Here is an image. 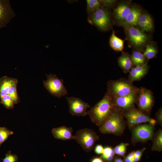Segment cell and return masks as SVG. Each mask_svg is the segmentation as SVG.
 <instances>
[{
	"instance_id": "cell-1",
	"label": "cell",
	"mask_w": 162,
	"mask_h": 162,
	"mask_svg": "<svg viewBox=\"0 0 162 162\" xmlns=\"http://www.w3.org/2000/svg\"><path fill=\"white\" fill-rule=\"evenodd\" d=\"M114 109L112 98L106 92L103 98L88 111L92 122L99 127L108 118Z\"/></svg>"
},
{
	"instance_id": "cell-2",
	"label": "cell",
	"mask_w": 162,
	"mask_h": 162,
	"mask_svg": "<svg viewBox=\"0 0 162 162\" xmlns=\"http://www.w3.org/2000/svg\"><path fill=\"white\" fill-rule=\"evenodd\" d=\"M124 118L123 112L114 108L110 117L99 127V131L103 134L121 136L126 127L127 123Z\"/></svg>"
},
{
	"instance_id": "cell-3",
	"label": "cell",
	"mask_w": 162,
	"mask_h": 162,
	"mask_svg": "<svg viewBox=\"0 0 162 162\" xmlns=\"http://www.w3.org/2000/svg\"><path fill=\"white\" fill-rule=\"evenodd\" d=\"M123 27L130 46L143 52L146 44L150 41V36L135 26Z\"/></svg>"
},
{
	"instance_id": "cell-4",
	"label": "cell",
	"mask_w": 162,
	"mask_h": 162,
	"mask_svg": "<svg viewBox=\"0 0 162 162\" xmlns=\"http://www.w3.org/2000/svg\"><path fill=\"white\" fill-rule=\"evenodd\" d=\"M107 86L106 92L112 98L127 95L137 91L139 88L125 78L110 80L107 82Z\"/></svg>"
},
{
	"instance_id": "cell-5",
	"label": "cell",
	"mask_w": 162,
	"mask_h": 162,
	"mask_svg": "<svg viewBox=\"0 0 162 162\" xmlns=\"http://www.w3.org/2000/svg\"><path fill=\"white\" fill-rule=\"evenodd\" d=\"M88 20L89 23L103 31H108L112 26L110 12L104 7L101 6L88 15Z\"/></svg>"
},
{
	"instance_id": "cell-6",
	"label": "cell",
	"mask_w": 162,
	"mask_h": 162,
	"mask_svg": "<svg viewBox=\"0 0 162 162\" xmlns=\"http://www.w3.org/2000/svg\"><path fill=\"white\" fill-rule=\"evenodd\" d=\"M74 139L85 152H91L94 148L96 141L99 137L93 129L85 128L78 130L74 135Z\"/></svg>"
},
{
	"instance_id": "cell-7",
	"label": "cell",
	"mask_w": 162,
	"mask_h": 162,
	"mask_svg": "<svg viewBox=\"0 0 162 162\" xmlns=\"http://www.w3.org/2000/svg\"><path fill=\"white\" fill-rule=\"evenodd\" d=\"M124 118L130 130L134 126L141 123L148 122L154 126L156 123L155 119L140 111L135 106L123 112Z\"/></svg>"
},
{
	"instance_id": "cell-8",
	"label": "cell",
	"mask_w": 162,
	"mask_h": 162,
	"mask_svg": "<svg viewBox=\"0 0 162 162\" xmlns=\"http://www.w3.org/2000/svg\"><path fill=\"white\" fill-rule=\"evenodd\" d=\"M154 103V97L151 90L145 87L139 88L136 103L137 109L149 116L151 114Z\"/></svg>"
},
{
	"instance_id": "cell-9",
	"label": "cell",
	"mask_w": 162,
	"mask_h": 162,
	"mask_svg": "<svg viewBox=\"0 0 162 162\" xmlns=\"http://www.w3.org/2000/svg\"><path fill=\"white\" fill-rule=\"evenodd\" d=\"M47 79L43 81L45 88L52 95L60 98L68 94L64 81L55 75L46 74Z\"/></svg>"
},
{
	"instance_id": "cell-10",
	"label": "cell",
	"mask_w": 162,
	"mask_h": 162,
	"mask_svg": "<svg viewBox=\"0 0 162 162\" xmlns=\"http://www.w3.org/2000/svg\"><path fill=\"white\" fill-rule=\"evenodd\" d=\"M131 142L134 145L138 142L152 140L154 135V126L149 123L139 124L133 127Z\"/></svg>"
},
{
	"instance_id": "cell-11",
	"label": "cell",
	"mask_w": 162,
	"mask_h": 162,
	"mask_svg": "<svg viewBox=\"0 0 162 162\" xmlns=\"http://www.w3.org/2000/svg\"><path fill=\"white\" fill-rule=\"evenodd\" d=\"M69 105V112L72 115L84 116L88 115L87 108L90 107L88 103L79 98L66 97Z\"/></svg>"
},
{
	"instance_id": "cell-12",
	"label": "cell",
	"mask_w": 162,
	"mask_h": 162,
	"mask_svg": "<svg viewBox=\"0 0 162 162\" xmlns=\"http://www.w3.org/2000/svg\"><path fill=\"white\" fill-rule=\"evenodd\" d=\"M139 89L127 95L112 98L114 108L123 112L135 106L137 100Z\"/></svg>"
},
{
	"instance_id": "cell-13",
	"label": "cell",
	"mask_w": 162,
	"mask_h": 162,
	"mask_svg": "<svg viewBox=\"0 0 162 162\" xmlns=\"http://www.w3.org/2000/svg\"><path fill=\"white\" fill-rule=\"evenodd\" d=\"M16 16L9 0H0V29L6 26Z\"/></svg>"
},
{
	"instance_id": "cell-14",
	"label": "cell",
	"mask_w": 162,
	"mask_h": 162,
	"mask_svg": "<svg viewBox=\"0 0 162 162\" xmlns=\"http://www.w3.org/2000/svg\"><path fill=\"white\" fill-rule=\"evenodd\" d=\"M149 66L148 63L133 67L129 71L127 79L130 83L139 81L145 77L148 73Z\"/></svg>"
},
{
	"instance_id": "cell-15",
	"label": "cell",
	"mask_w": 162,
	"mask_h": 162,
	"mask_svg": "<svg viewBox=\"0 0 162 162\" xmlns=\"http://www.w3.org/2000/svg\"><path fill=\"white\" fill-rule=\"evenodd\" d=\"M72 128L61 126L54 128L52 130V133L56 139L63 141L70 140L74 139L73 135Z\"/></svg>"
},
{
	"instance_id": "cell-16",
	"label": "cell",
	"mask_w": 162,
	"mask_h": 162,
	"mask_svg": "<svg viewBox=\"0 0 162 162\" xmlns=\"http://www.w3.org/2000/svg\"><path fill=\"white\" fill-rule=\"evenodd\" d=\"M142 12L141 10L137 6H132L130 11L125 19L119 24V25L123 27L136 26L138 17Z\"/></svg>"
},
{
	"instance_id": "cell-17",
	"label": "cell",
	"mask_w": 162,
	"mask_h": 162,
	"mask_svg": "<svg viewBox=\"0 0 162 162\" xmlns=\"http://www.w3.org/2000/svg\"><path fill=\"white\" fill-rule=\"evenodd\" d=\"M131 6L129 2H123L119 4L114 9L113 15L119 24L125 19L130 11Z\"/></svg>"
},
{
	"instance_id": "cell-18",
	"label": "cell",
	"mask_w": 162,
	"mask_h": 162,
	"mask_svg": "<svg viewBox=\"0 0 162 162\" xmlns=\"http://www.w3.org/2000/svg\"><path fill=\"white\" fill-rule=\"evenodd\" d=\"M137 25L144 32H151L154 28L153 20L148 14L142 12L138 17Z\"/></svg>"
},
{
	"instance_id": "cell-19",
	"label": "cell",
	"mask_w": 162,
	"mask_h": 162,
	"mask_svg": "<svg viewBox=\"0 0 162 162\" xmlns=\"http://www.w3.org/2000/svg\"><path fill=\"white\" fill-rule=\"evenodd\" d=\"M117 62L119 66L124 73L129 72L134 67L130 55L127 52H122L118 58Z\"/></svg>"
},
{
	"instance_id": "cell-20",
	"label": "cell",
	"mask_w": 162,
	"mask_h": 162,
	"mask_svg": "<svg viewBox=\"0 0 162 162\" xmlns=\"http://www.w3.org/2000/svg\"><path fill=\"white\" fill-rule=\"evenodd\" d=\"M17 79L4 76L0 79V98L8 94L10 88L13 85L17 84Z\"/></svg>"
},
{
	"instance_id": "cell-21",
	"label": "cell",
	"mask_w": 162,
	"mask_h": 162,
	"mask_svg": "<svg viewBox=\"0 0 162 162\" xmlns=\"http://www.w3.org/2000/svg\"><path fill=\"white\" fill-rule=\"evenodd\" d=\"M112 33L109 40V44L111 48L115 51L122 52L124 47V43L125 40L121 39L116 34L115 31L112 29Z\"/></svg>"
},
{
	"instance_id": "cell-22",
	"label": "cell",
	"mask_w": 162,
	"mask_h": 162,
	"mask_svg": "<svg viewBox=\"0 0 162 162\" xmlns=\"http://www.w3.org/2000/svg\"><path fill=\"white\" fill-rule=\"evenodd\" d=\"M130 57L134 67L148 62V61L145 57L143 52L138 50H133Z\"/></svg>"
},
{
	"instance_id": "cell-23",
	"label": "cell",
	"mask_w": 162,
	"mask_h": 162,
	"mask_svg": "<svg viewBox=\"0 0 162 162\" xmlns=\"http://www.w3.org/2000/svg\"><path fill=\"white\" fill-rule=\"evenodd\" d=\"M144 49L143 53L148 61L156 57L158 54V50L156 45L151 41L146 44Z\"/></svg>"
},
{
	"instance_id": "cell-24",
	"label": "cell",
	"mask_w": 162,
	"mask_h": 162,
	"mask_svg": "<svg viewBox=\"0 0 162 162\" xmlns=\"http://www.w3.org/2000/svg\"><path fill=\"white\" fill-rule=\"evenodd\" d=\"M153 144L152 147V151L161 152L162 151V130L160 129L154 135L152 139Z\"/></svg>"
},
{
	"instance_id": "cell-25",
	"label": "cell",
	"mask_w": 162,
	"mask_h": 162,
	"mask_svg": "<svg viewBox=\"0 0 162 162\" xmlns=\"http://www.w3.org/2000/svg\"><path fill=\"white\" fill-rule=\"evenodd\" d=\"M86 2V10L88 15L101 7L100 0H87Z\"/></svg>"
},
{
	"instance_id": "cell-26",
	"label": "cell",
	"mask_w": 162,
	"mask_h": 162,
	"mask_svg": "<svg viewBox=\"0 0 162 162\" xmlns=\"http://www.w3.org/2000/svg\"><path fill=\"white\" fill-rule=\"evenodd\" d=\"M114 154L113 149L111 147H106L104 148L103 153L100 158L106 160L110 161L113 160Z\"/></svg>"
},
{
	"instance_id": "cell-27",
	"label": "cell",
	"mask_w": 162,
	"mask_h": 162,
	"mask_svg": "<svg viewBox=\"0 0 162 162\" xmlns=\"http://www.w3.org/2000/svg\"><path fill=\"white\" fill-rule=\"evenodd\" d=\"M13 131L5 127H0V146L10 135L13 134Z\"/></svg>"
},
{
	"instance_id": "cell-28",
	"label": "cell",
	"mask_w": 162,
	"mask_h": 162,
	"mask_svg": "<svg viewBox=\"0 0 162 162\" xmlns=\"http://www.w3.org/2000/svg\"><path fill=\"white\" fill-rule=\"evenodd\" d=\"M0 99V103L3 104L6 108L12 109L14 107L15 104L9 94L5 95Z\"/></svg>"
},
{
	"instance_id": "cell-29",
	"label": "cell",
	"mask_w": 162,
	"mask_h": 162,
	"mask_svg": "<svg viewBox=\"0 0 162 162\" xmlns=\"http://www.w3.org/2000/svg\"><path fill=\"white\" fill-rule=\"evenodd\" d=\"M129 145L128 143H121L113 148V150L115 154L119 156L124 157L126 152L127 147Z\"/></svg>"
},
{
	"instance_id": "cell-30",
	"label": "cell",
	"mask_w": 162,
	"mask_h": 162,
	"mask_svg": "<svg viewBox=\"0 0 162 162\" xmlns=\"http://www.w3.org/2000/svg\"><path fill=\"white\" fill-rule=\"evenodd\" d=\"M17 84L12 86L9 89V94L13 100L15 104L20 102V99L17 94L16 89Z\"/></svg>"
},
{
	"instance_id": "cell-31",
	"label": "cell",
	"mask_w": 162,
	"mask_h": 162,
	"mask_svg": "<svg viewBox=\"0 0 162 162\" xmlns=\"http://www.w3.org/2000/svg\"><path fill=\"white\" fill-rule=\"evenodd\" d=\"M17 156L12 154L10 151H8L5 155V157L3 160V162H17Z\"/></svg>"
},
{
	"instance_id": "cell-32",
	"label": "cell",
	"mask_w": 162,
	"mask_h": 162,
	"mask_svg": "<svg viewBox=\"0 0 162 162\" xmlns=\"http://www.w3.org/2000/svg\"><path fill=\"white\" fill-rule=\"evenodd\" d=\"M101 6L108 8L113 6L116 1L115 0H100Z\"/></svg>"
},
{
	"instance_id": "cell-33",
	"label": "cell",
	"mask_w": 162,
	"mask_h": 162,
	"mask_svg": "<svg viewBox=\"0 0 162 162\" xmlns=\"http://www.w3.org/2000/svg\"><path fill=\"white\" fill-rule=\"evenodd\" d=\"M156 123L162 125V108L160 107L156 113Z\"/></svg>"
},
{
	"instance_id": "cell-34",
	"label": "cell",
	"mask_w": 162,
	"mask_h": 162,
	"mask_svg": "<svg viewBox=\"0 0 162 162\" xmlns=\"http://www.w3.org/2000/svg\"><path fill=\"white\" fill-rule=\"evenodd\" d=\"M104 148L101 145H98L95 147L94 151L98 154H102L104 152Z\"/></svg>"
},
{
	"instance_id": "cell-35",
	"label": "cell",
	"mask_w": 162,
	"mask_h": 162,
	"mask_svg": "<svg viewBox=\"0 0 162 162\" xmlns=\"http://www.w3.org/2000/svg\"><path fill=\"white\" fill-rule=\"evenodd\" d=\"M146 149V148H144L142 149L135 151L134 156H138L141 158L143 153Z\"/></svg>"
},
{
	"instance_id": "cell-36",
	"label": "cell",
	"mask_w": 162,
	"mask_h": 162,
	"mask_svg": "<svg viewBox=\"0 0 162 162\" xmlns=\"http://www.w3.org/2000/svg\"><path fill=\"white\" fill-rule=\"evenodd\" d=\"M91 162H104L103 159L100 157L95 158H93Z\"/></svg>"
},
{
	"instance_id": "cell-37",
	"label": "cell",
	"mask_w": 162,
	"mask_h": 162,
	"mask_svg": "<svg viewBox=\"0 0 162 162\" xmlns=\"http://www.w3.org/2000/svg\"><path fill=\"white\" fill-rule=\"evenodd\" d=\"M135 151H133L130 153L127 156L129 158L132 160L134 161V157Z\"/></svg>"
},
{
	"instance_id": "cell-38",
	"label": "cell",
	"mask_w": 162,
	"mask_h": 162,
	"mask_svg": "<svg viewBox=\"0 0 162 162\" xmlns=\"http://www.w3.org/2000/svg\"><path fill=\"white\" fill-rule=\"evenodd\" d=\"M113 159L114 162H124L123 160L119 157L114 158Z\"/></svg>"
},
{
	"instance_id": "cell-39",
	"label": "cell",
	"mask_w": 162,
	"mask_h": 162,
	"mask_svg": "<svg viewBox=\"0 0 162 162\" xmlns=\"http://www.w3.org/2000/svg\"><path fill=\"white\" fill-rule=\"evenodd\" d=\"M124 162H134L133 160L129 158L127 156L125 157L124 159Z\"/></svg>"
},
{
	"instance_id": "cell-40",
	"label": "cell",
	"mask_w": 162,
	"mask_h": 162,
	"mask_svg": "<svg viewBox=\"0 0 162 162\" xmlns=\"http://www.w3.org/2000/svg\"><path fill=\"white\" fill-rule=\"evenodd\" d=\"M141 158L138 157L134 156V162H137L140 161Z\"/></svg>"
},
{
	"instance_id": "cell-41",
	"label": "cell",
	"mask_w": 162,
	"mask_h": 162,
	"mask_svg": "<svg viewBox=\"0 0 162 162\" xmlns=\"http://www.w3.org/2000/svg\"><path fill=\"white\" fill-rule=\"evenodd\" d=\"M106 162H110V161H106Z\"/></svg>"
}]
</instances>
